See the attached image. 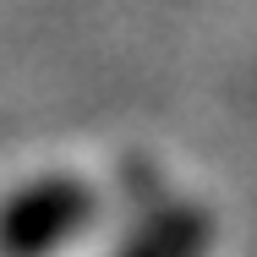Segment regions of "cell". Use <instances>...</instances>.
<instances>
[{
  "mask_svg": "<svg viewBox=\"0 0 257 257\" xmlns=\"http://www.w3.org/2000/svg\"><path fill=\"white\" fill-rule=\"evenodd\" d=\"M99 213V192L71 175L50 170L0 197V257H60Z\"/></svg>",
  "mask_w": 257,
  "mask_h": 257,
  "instance_id": "obj_1",
  "label": "cell"
},
{
  "mask_svg": "<svg viewBox=\"0 0 257 257\" xmlns=\"http://www.w3.org/2000/svg\"><path fill=\"white\" fill-rule=\"evenodd\" d=\"M213 252V213L192 197H170V203L148 208L115 257H208Z\"/></svg>",
  "mask_w": 257,
  "mask_h": 257,
  "instance_id": "obj_2",
  "label": "cell"
}]
</instances>
